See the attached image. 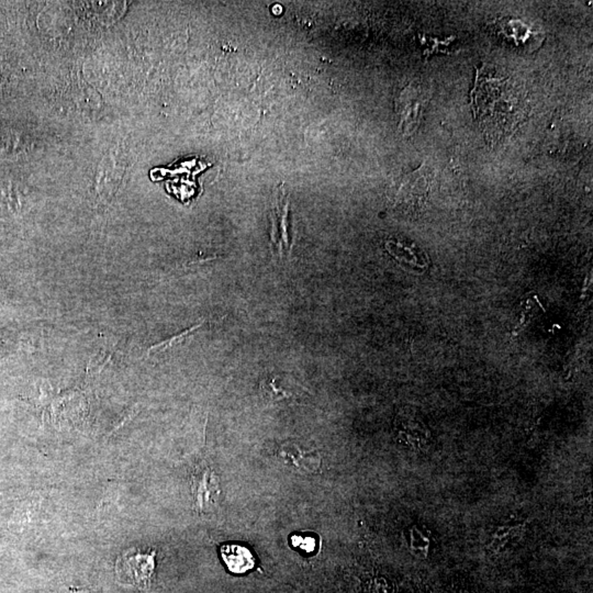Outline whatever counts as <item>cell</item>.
Listing matches in <instances>:
<instances>
[{"mask_svg": "<svg viewBox=\"0 0 593 593\" xmlns=\"http://www.w3.org/2000/svg\"><path fill=\"white\" fill-rule=\"evenodd\" d=\"M291 543L303 552H314L316 548V541L310 536L294 535L291 538Z\"/></svg>", "mask_w": 593, "mask_h": 593, "instance_id": "cell-7", "label": "cell"}, {"mask_svg": "<svg viewBox=\"0 0 593 593\" xmlns=\"http://www.w3.org/2000/svg\"><path fill=\"white\" fill-rule=\"evenodd\" d=\"M471 101L475 116L489 134H507L520 123L525 110V98L510 78L491 75L488 67L477 70Z\"/></svg>", "mask_w": 593, "mask_h": 593, "instance_id": "cell-1", "label": "cell"}, {"mask_svg": "<svg viewBox=\"0 0 593 593\" xmlns=\"http://www.w3.org/2000/svg\"><path fill=\"white\" fill-rule=\"evenodd\" d=\"M287 216H288V203H286L283 208H279V218H278L277 232H280V240L283 244L288 247V238H287Z\"/></svg>", "mask_w": 593, "mask_h": 593, "instance_id": "cell-6", "label": "cell"}, {"mask_svg": "<svg viewBox=\"0 0 593 593\" xmlns=\"http://www.w3.org/2000/svg\"><path fill=\"white\" fill-rule=\"evenodd\" d=\"M203 323H199V325H194V327H190L188 330L184 331L183 333L178 334V336H173V338H169L167 341L156 344V345H154V346H152L149 349L147 354L150 355L151 353L164 352V351H166V349H172L173 346L177 345V344L183 343V342L186 341L189 336H192V333L196 332L198 329L203 327Z\"/></svg>", "mask_w": 593, "mask_h": 593, "instance_id": "cell-5", "label": "cell"}, {"mask_svg": "<svg viewBox=\"0 0 593 593\" xmlns=\"http://www.w3.org/2000/svg\"><path fill=\"white\" fill-rule=\"evenodd\" d=\"M402 96V123L405 125V130L412 132L416 129V125L419 123L420 114H421L422 99L421 94L416 92V89L407 88Z\"/></svg>", "mask_w": 593, "mask_h": 593, "instance_id": "cell-4", "label": "cell"}, {"mask_svg": "<svg viewBox=\"0 0 593 593\" xmlns=\"http://www.w3.org/2000/svg\"><path fill=\"white\" fill-rule=\"evenodd\" d=\"M155 555L154 551L142 553L140 551H129L118 559L116 565V574L118 580L123 583L136 585L144 590L150 587L154 569H155Z\"/></svg>", "mask_w": 593, "mask_h": 593, "instance_id": "cell-2", "label": "cell"}, {"mask_svg": "<svg viewBox=\"0 0 593 593\" xmlns=\"http://www.w3.org/2000/svg\"><path fill=\"white\" fill-rule=\"evenodd\" d=\"M220 553L227 569L234 574H245L255 566L252 552L239 544H225Z\"/></svg>", "mask_w": 593, "mask_h": 593, "instance_id": "cell-3", "label": "cell"}]
</instances>
